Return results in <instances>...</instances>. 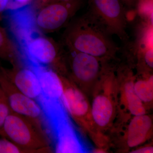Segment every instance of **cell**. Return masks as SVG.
<instances>
[{"instance_id": "obj_2", "label": "cell", "mask_w": 153, "mask_h": 153, "mask_svg": "<svg viewBox=\"0 0 153 153\" xmlns=\"http://www.w3.org/2000/svg\"><path fill=\"white\" fill-rule=\"evenodd\" d=\"M23 62L30 66L51 68L58 74H68L66 53L63 47L39 30L16 46Z\"/></svg>"}, {"instance_id": "obj_17", "label": "cell", "mask_w": 153, "mask_h": 153, "mask_svg": "<svg viewBox=\"0 0 153 153\" xmlns=\"http://www.w3.org/2000/svg\"><path fill=\"white\" fill-rule=\"evenodd\" d=\"M141 77L135 78L134 88L143 103H151L153 100V77L149 73H142Z\"/></svg>"}, {"instance_id": "obj_10", "label": "cell", "mask_w": 153, "mask_h": 153, "mask_svg": "<svg viewBox=\"0 0 153 153\" xmlns=\"http://www.w3.org/2000/svg\"><path fill=\"white\" fill-rule=\"evenodd\" d=\"M36 14L33 4L15 10L4 11L9 36L15 46L33 32L39 30L36 24Z\"/></svg>"}, {"instance_id": "obj_5", "label": "cell", "mask_w": 153, "mask_h": 153, "mask_svg": "<svg viewBox=\"0 0 153 153\" xmlns=\"http://www.w3.org/2000/svg\"><path fill=\"white\" fill-rule=\"evenodd\" d=\"M88 13L95 19L110 36L116 35L126 44V8L121 0H88Z\"/></svg>"}, {"instance_id": "obj_3", "label": "cell", "mask_w": 153, "mask_h": 153, "mask_svg": "<svg viewBox=\"0 0 153 153\" xmlns=\"http://www.w3.org/2000/svg\"><path fill=\"white\" fill-rule=\"evenodd\" d=\"M49 134L30 120L12 111L0 131V136L27 153L51 152Z\"/></svg>"}, {"instance_id": "obj_16", "label": "cell", "mask_w": 153, "mask_h": 153, "mask_svg": "<svg viewBox=\"0 0 153 153\" xmlns=\"http://www.w3.org/2000/svg\"><path fill=\"white\" fill-rule=\"evenodd\" d=\"M0 58L12 65L22 62L15 44L4 29L0 27Z\"/></svg>"}, {"instance_id": "obj_8", "label": "cell", "mask_w": 153, "mask_h": 153, "mask_svg": "<svg viewBox=\"0 0 153 153\" xmlns=\"http://www.w3.org/2000/svg\"><path fill=\"white\" fill-rule=\"evenodd\" d=\"M104 88L96 92L91 105L92 118L99 130L107 128L114 119L116 105L112 86L116 82L114 68H105L100 77Z\"/></svg>"}, {"instance_id": "obj_20", "label": "cell", "mask_w": 153, "mask_h": 153, "mask_svg": "<svg viewBox=\"0 0 153 153\" xmlns=\"http://www.w3.org/2000/svg\"><path fill=\"white\" fill-rule=\"evenodd\" d=\"M71 0H36L33 3V7L36 12L42 7L52 3L58 2L67 1Z\"/></svg>"}, {"instance_id": "obj_7", "label": "cell", "mask_w": 153, "mask_h": 153, "mask_svg": "<svg viewBox=\"0 0 153 153\" xmlns=\"http://www.w3.org/2000/svg\"><path fill=\"white\" fill-rule=\"evenodd\" d=\"M66 53L68 74L69 78L80 89L96 84L107 63L111 61L92 55L67 49Z\"/></svg>"}, {"instance_id": "obj_19", "label": "cell", "mask_w": 153, "mask_h": 153, "mask_svg": "<svg viewBox=\"0 0 153 153\" xmlns=\"http://www.w3.org/2000/svg\"><path fill=\"white\" fill-rule=\"evenodd\" d=\"M36 0H9L5 10H15L27 5L34 2Z\"/></svg>"}, {"instance_id": "obj_11", "label": "cell", "mask_w": 153, "mask_h": 153, "mask_svg": "<svg viewBox=\"0 0 153 153\" xmlns=\"http://www.w3.org/2000/svg\"><path fill=\"white\" fill-rule=\"evenodd\" d=\"M12 66L10 69L2 67L7 78L20 92L43 105L45 100L42 95L39 78L35 71L23 62Z\"/></svg>"}, {"instance_id": "obj_12", "label": "cell", "mask_w": 153, "mask_h": 153, "mask_svg": "<svg viewBox=\"0 0 153 153\" xmlns=\"http://www.w3.org/2000/svg\"><path fill=\"white\" fill-rule=\"evenodd\" d=\"M64 111L54 116L51 122L54 127L56 153H82L83 146ZM51 123V124H52Z\"/></svg>"}, {"instance_id": "obj_23", "label": "cell", "mask_w": 153, "mask_h": 153, "mask_svg": "<svg viewBox=\"0 0 153 153\" xmlns=\"http://www.w3.org/2000/svg\"><path fill=\"white\" fill-rule=\"evenodd\" d=\"M153 152V147L152 146H145L140 148H136L131 151V153H151Z\"/></svg>"}, {"instance_id": "obj_24", "label": "cell", "mask_w": 153, "mask_h": 153, "mask_svg": "<svg viewBox=\"0 0 153 153\" xmlns=\"http://www.w3.org/2000/svg\"><path fill=\"white\" fill-rule=\"evenodd\" d=\"M9 1V0H0V20L1 18V14L5 10Z\"/></svg>"}, {"instance_id": "obj_9", "label": "cell", "mask_w": 153, "mask_h": 153, "mask_svg": "<svg viewBox=\"0 0 153 153\" xmlns=\"http://www.w3.org/2000/svg\"><path fill=\"white\" fill-rule=\"evenodd\" d=\"M84 0H71L49 4L36 12V22L41 32L50 33L66 25L82 7Z\"/></svg>"}, {"instance_id": "obj_25", "label": "cell", "mask_w": 153, "mask_h": 153, "mask_svg": "<svg viewBox=\"0 0 153 153\" xmlns=\"http://www.w3.org/2000/svg\"><path fill=\"white\" fill-rule=\"evenodd\" d=\"M106 150L105 149H103V148L100 147L98 148L97 149H96L94 150L93 151L94 153H105L106 152Z\"/></svg>"}, {"instance_id": "obj_1", "label": "cell", "mask_w": 153, "mask_h": 153, "mask_svg": "<svg viewBox=\"0 0 153 153\" xmlns=\"http://www.w3.org/2000/svg\"><path fill=\"white\" fill-rule=\"evenodd\" d=\"M111 36L87 13L68 23L63 34V45L67 49L111 61L116 60L120 49Z\"/></svg>"}, {"instance_id": "obj_14", "label": "cell", "mask_w": 153, "mask_h": 153, "mask_svg": "<svg viewBox=\"0 0 153 153\" xmlns=\"http://www.w3.org/2000/svg\"><path fill=\"white\" fill-rule=\"evenodd\" d=\"M39 78L42 95L49 104L61 103L63 93L62 75L51 68L41 66H30Z\"/></svg>"}, {"instance_id": "obj_18", "label": "cell", "mask_w": 153, "mask_h": 153, "mask_svg": "<svg viewBox=\"0 0 153 153\" xmlns=\"http://www.w3.org/2000/svg\"><path fill=\"white\" fill-rule=\"evenodd\" d=\"M11 111L7 96L0 87V131Z\"/></svg>"}, {"instance_id": "obj_15", "label": "cell", "mask_w": 153, "mask_h": 153, "mask_svg": "<svg viewBox=\"0 0 153 153\" xmlns=\"http://www.w3.org/2000/svg\"><path fill=\"white\" fill-rule=\"evenodd\" d=\"M153 121L149 115L134 116L127 126L125 135L126 144L129 148H135L146 142L150 137Z\"/></svg>"}, {"instance_id": "obj_21", "label": "cell", "mask_w": 153, "mask_h": 153, "mask_svg": "<svg viewBox=\"0 0 153 153\" xmlns=\"http://www.w3.org/2000/svg\"><path fill=\"white\" fill-rule=\"evenodd\" d=\"M11 148L12 144L10 141L5 138H0V153H8Z\"/></svg>"}, {"instance_id": "obj_22", "label": "cell", "mask_w": 153, "mask_h": 153, "mask_svg": "<svg viewBox=\"0 0 153 153\" xmlns=\"http://www.w3.org/2000/svg\"><path fill=\"white\" fill-rule=\"evenodd\" d=\"M138 1V0H121L126 7L130 11L136 10Z\"/></svg>"}, {"instance_id": "obj_13", "label": "cell", "mask_w": 153, "mask_h": 153, "mask_svg": "<svg viewBox=\"0 0 153 153\" xmlns=\"http://www.w3.org/2000/svg\"><path fill=\"white\" fill-rule=\"evenodd\" d=\"M118 78L123 80L121 91V102L124 107L133 116L146 114L145 105L136 94L134 88L135 76L128 65H121L117 69Z\"/></svg>"}, {"instance_id": "obj_6", "label": "cell", "mask_w": 153, "mask_h": 153, "mask_svg": "<svg viewBox=\"0 0 153 153\" xmlns=\"http://www.w3.org/2000/svg\"><path fill=\"white\" fill-rule=\"evenodd\" d=\"M0 87L6 94L12 111L25 117L48 134L50 121L41 104L20 92L3 72L0 66Z\"/></svg>"}, {"instance_id": "obj_4", "label": "cell", "mask_w": 153, "mask_h": 153, "mask_svg": "<svg viewBox=\"0 0 153 153\" xmlns=\"http://www.w3.org/2000/svg\"><path fill=\"white\" fill-rule=\"evenodd\" d=\"M63 93L61 103L64 109L81 128L90 134L97 144H101L102 135L92 118L91 105L85 94L67 76H62Z\"/></svg>"}]
</instances>
